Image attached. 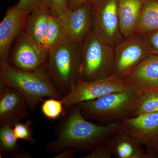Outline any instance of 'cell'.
Returning a JSON list of instances; mask_svg holds the SVG:
<instances>
[{
    "mask_svg": "<svg viewBox=\"0 0 158 158\" xmlns=\"http://www.w3.org/2000/svg\"><path fill=\"white\" fill-rule=\"evenodd\" d=\"M119 129V122L102 125L88 121L78 104L65 108L54 126L56 138L46 143L44 149L48 154H57L65 149L72 150L76 153L90 152L98 144L108 141Z\"/></svg>",
    "mask_w": 158,
    "mask_h": 158,
    "instance_id": "6da1fadb",
    "label": "cell"
},
{
    "mask_svg": "<svg viewBox=\"0 0 158 158\" xmlns=\"http://www.w3.org/2000/svg\"><path fill=\"white\" fill-rule=\"evenodd\" d=\"M0 86H9L22 94L32 113L43 98L60 99L63 97L52 81L45 65L34 71L27 72L19 70L8 64L0 69Z\"/></svg>",
    "mask_w": 158,
    "mask_h": 158,
    "instance_id": "7a4b0ae2",
    "label": "cell"
},
{
    "mask_svg": "<svg viewBox=\"0 0 158 158\" xmlns=\"http://www.w3.org/2000/svg\"><path fill=\"white\" fill-rule=\"evenodd\" d=\"M45 66L57 90L65 96L81 78V43L67 37L49 49Z\"/></svg>",
    "mask_w": 158,
    "mask_h": 158,
    "instance_id": "3957f363",
    "label": "cell"
},
{
    "mask_svg": "<svg viewBox=\"0 0 158 158\" xmlns=\"http://www.w3.org/2000/svg\"><path fill=\"white\" fill-rule=\"evenodd\" d=\"M137 97L134 91L127 88L123 91L107 94L79 105L82 115L87 120L110 123L133 117L132 107Z\"/></svg>",
    "mask_w": 158,
    "mask_h": 158,
    "instance_id": "277c9868",
    "label": "cell"
},
{
    "mask_svg": "<svg viewBox=\"0 0 158 158\" xmlns=\"http://www.w3.org/2000/svg\"><path fill=\"white\" fill-rule=\"evenodd\" d=\"M81 78L89 81L113 75L114 47L91 30L81 43Z\"/></svg>",
    "mask_w": 158,
    "mask_h": 158,
    "instance_id": "5b68a950",
    "label": "cell"
},
{
    "mask_svg": "<svg viewBox=\"0 0 158 158\" xmlns=\"http://www.w3.org/2000/svg\"><path fill=\"white\" fill-rule=\"evenodd\" d=\"M127 88L124 80L114 75L89 81L80 78L69 92L60 100L64 107L67 108L107 94L123 91Z\"/></svg>",
    "mask_w": 158,
    "mask_h": 158,
    "instance_id": "8992f818",
    "label": "cell"
},
{
    "mask_svg": "<svg viewBox=\"0 0 158 158\" xmlns=\"http://www.w3.org/2000/svg\"><path fill=\"white\" fill-rule=\"evenodd\" d=\"M48 54V50L40 46L24 30L11 46L8 63L19 70L34 71L45 65Z\"/></svg>",
    "mask_w": 158,
    "mask_h": 158,
    "instance_id": "52a82bcc",
    "label": "cell"
},
{
    "mask_svg": "<svg viewBox=\"0 0 158 158\" xmlns=\"http://www.w3.org/2000/svg\"><path fill=\"white\" fill-rule=\"evenodd\" d=\"M113 75L124 79L151 55L143 36L133 34L114 47Z\"/></svg>",
    "mask_w": 158,
    "mask_h": 158,
    "instance_id": "ba28073f",
    "label": "cell"
},
{
    "mask_svg": "<svg viewBox=\"0 0 158 158\" xmlns=\"http://www.w3.org/2000/svg\"><path fill=\"white\" fill-rule=\"evenodd\" d=\"M94 32L112 46L122 40L118 11V0H103L92 7Z\"/></svg>",
    "mask_w": 158,
    "mask_h": 158,
    "instance_id": "9c48e42d",
    "label": "cell"
},
{
    "mask_svg": "<svg viewBox=\"0 0 158 158\" xmlns=\"http://www.w3.org/2000/svg\"><path fill=\"white\" fill-rule=\"evenodd\" d=\"M119 123L120 129L145 146L148 158H157L158 112L124 118Z\"/></svg>",
    "mask_w": 158,
    "mask_h": 158,
    "instance_id": "30bf717a",
    "label": "cell"
},
{
    "mask_svg": "<svg viewBox=\"0 0 158 158\" xmlns=\"http://www.w3.org/2000/svg\"><path fill=\"white\" fill-rule=\"evenodd\" d=\"M30 14L18 3L6 11L0 24V69L9 64L8 57L11 46L25 29Z\"/></svg>",
    "mask_w": 158,
    "mask_h": 158,
    "instance_id": "8fae6325",
    "label": "cell"
},
{
    "mask_svg": "<svg viewBox=\"0 0 158 158\" xmlns=\"http://www.w3.org/2000/svg\"><path fill=\"white\" fill-rule=\"evenodd\" d=\"M123 80L137 96L158 93V56L150 55Z\"/></svg>",
    "mask_w": 158,
    "mask_h": 158,
    "instance_id": "7c38bea8",
    "label": "cell"
},
{
    "mask_svg": "<svg viewBox=\"0 0 158 158\" xmlns=\"http://www.w3.org/2000/svg\"><path fill=\"white\" fill-rule=\"evenodd\" d=\"M25 98L19 90L7 86H0V126L22 122L29 115Z\"/></svg>",
    "mask_w": 158,
    "mask_h": 158,
    "instance_id": "4fadbf2b",
    "label": "cell"
},
{
    "mask_svg": "<svg viewBox=\"0 0 158 158\" xmlns=\"http://www.w3.org/2000/svg\"><path fill=\"white\" fill-rule=\"evenodd\" d=\"M57 16L65 27L67 37L79 43L92 30V7L87 3L73 11L67 9Z\"/></svg>",
    "mask_w": 158,
    "mask_h": 158,
    "instance_id": "5bb4252c",
    "label": "cell"
},
{
    "mask_svg": "<svg viewBox=\"0 0 158 158\" xmlns=\"http://www.w3.org/2000/svg\"><path fill=\"white\" fill-rule=\"evenodd\" d=\"M108 142L115 157L148 158L143 145L120 128L110 138Z\"/></svg>",
    "mask_w": 158,
    "mask_h": 158,
    "instance_id": "9a60e30c",
    "label": "cell"
},
{
    "mask_svg": "<svg viewBox=\"0 0 158 158\" xmlns=\"http://www.w3.org/2000/svg\"><path fill=\"white\" fill-rule=\"evenodd\" d=\"M146 0H118V11L122 34L124 37L134 34Z\"/></svg>",
    "mask_w": 158,
    "mask_h": 158,
    "instance_id": "2e32d148",
    "label": "cell"
},
{
    "mask_svg": "<svg viewBox=\"0 0 158 158\" xmlns=\"http://www.w3.org/2000/svg\"><path fill=\"white\" fill-rule=\"evenodd\" d=\"M51 12V8L48 7L34 10L30 13L25 29L40 46L47 49L44 37Z\"/></svg>",
    "mask_w": 158,
    "mask_h": 158,
    "instance_id": "e0dca14e",
    "label": "cell"
},
{
    "mask_svg": "<svg viewBox=\"0 0 158 158\" xmlns=\"http://www.w3.org/2000/svg\"><path fill=\"white\" fill-rule=\"evenodd\" d=\"M13 127L2 126L0 128V155L9 158H33L31 153L22 149L18 143Z\"/></svg>",
    "mask_w": 158,
    "mask_h": 158,
    "instance_id": "ac0fdd59",
    "label": "cell"
},
{
    "mask_svg": "<svg viewBox=\"0 0 158 158\" xmlns=\"http://www.w3.org/2000/svg\"><path fill=\"white\" fill-rule=\"evenodd\" d=\"M158 30V0H146L134 34L144 36Z\"/></svg>",
    "mask_w": 158,
    "mask_h": 158,
    "instance_id": "d6986e66",
    "label": "cell"
},
{
    "mask_svg": "<svg viewBox=\"0 0 158 158\" xmlns=\"http://www.w3.org/2000/svg\"><path fill=\"white\" fill-rule=\"evenodd\" d=\"M67 37L62 23L56 15L51 11L44 37L46 48L49 50L63 42Z\"/></svg>",
    "mask_w": 158,
    "mask_h": 158,
    "instance_id": "ffe728a7",
    "label": "cell"
},
{
    "mask_svg": "<svg viewBox=\"0 0 158 158\" xmlns=\"http://www.w3.org/2000/svg\"><path fill=\"white\" fill-rule=\"evenodd\" d=\"M133 117L158 112V93H148L137 96L132 107Z\"/></svg>",
    "mask_w": 158,
    "mask_h": 158,
    "instance_id": "44dd1931",
    "label": "cell"
},
{
    "mask_svg": "<svg viewBox=\"0 0 158 158\" xmlns=\"http://www.w3.org/2000/svg\"><path fill=\"white\" fill-rule=\"evenodd\" d=\"M43 102L41 113L49 119L55 120L62 116L65 112L64 106L60 99L52 98Z\"/></svg>",
    "mask_w": 158,
    "mask_h": 158,
    "instance_id": "7402d4cb",
    "label": "cell"
},
{
    "mask_svg": "<svg viewBox=\"0 0 158 158\" xmlns=\"http://www.w3.org/2000/svg\"><path fill=\"white\" fill-rule=\"evenodd\" d=\"M33 123V120L29 119L25 123H19L15 125L13 130L18 139L24 140L31 145L36 144L37 141L33 135V132L31 129Z\"/></svg>",
    "mask_w": 158,
    "mask_h": 158,
    "instance_id": "603a6c76",
    "label": "cell"
},
{
    "mask_svg": "<svg viewBox=\"0 0 158 158\" xmlns=\"http://www.w3.org/2000/svg\"><path fill=\"white\" fill-rule=\"evenodd\" d=\"M20 7L26 11L31 12L41 8L52 7V0H19L18 3Z\"/></svg>",
    "mask_w": 158,
    "mask_h": 158,
    "instance_id": "cb8c5ba5",
    "label": "cell"
},
{
    "mask_svg": "<svg viewBox=\"0 0 158 158\" xmlns=\"http://www.w3.org/2000/svg\"><path fill=\"white\" fill-rule=\"evenodd\" d=\"M113 156L108 141L98 144L84 158H111Z\"/></svg>",
    "mask_w": 158,
    "mask_h": 158,
    "instance_id": "d4e9b609",
    "label": "cell"
},
{
    "mask_svg": "<svg viewBox=\"0 0 158 158\" xmlns=\"http://www.w3.org/2000/svg\"><path fill=\"white\" fill-rule=\"evenodd\" d=\"M151 55L158 56V30L143 36Z\"/></svg>",
    "mask_w": 158,
    "mask_h": 158,
    "instance_id": "484cf974",
    "label": "cell"
},
{
    "mask_svg": "<svg viewBox=\"0 0 158 158\" xmlns=\"http://www.w3.org/2000/svg\"><path fill=\"white\" fill-rule=\"evenodd\" d=\"M68 0H52L51 11L57 15L62 14L68 9Z\"/></svg>",
    "mask_w": 158,
    "mask_h": 158,
    "instance_id": "4316f807",
    "label": "cell"
},
{
    "mask_svg": "<svg viewBox=\"0 0 158 158\" xmlns=\"http://www.w3.org/2000/svg\"><path fill=\"white\" fill-rule=\"evenodd\" d=\"M86 0H68L67 7L69 10L73 11L86 3Z\"/></svg>",
    "mask_w": 158,
    "mask_h": 158,
    "instance_id": "83f0119b",
    "label": "cell"
},
{
    "mask_svg": "<svg viewBox=\"0 0 158 158\" xmlns=\"http://www.w3.org/2000/svg\"><path fill=\"white\" fill-rule=\"evenodd\" d=\"M76 153L70 149H65L61 151L53 157L54 158H73Z\"/></svg>",
    "mask_w": 158,
    "mask_h": 158,
    "instance_id": "f1b7e54d",
    "label": "cell"
},
{
    "mask_svg": "<svg viewBox=\"0 0 158 158\" xmlns=\"http://www.w3.org/2000/svg\"><path fill=\"white\" fill-rule=\"evenodd\" d=\"M102 1L103 0H86V3L92 7V6H95Z\"/></svg>",
    "mask_w": 158,
    "mask_h": 158,
    "instance_id": "f546056e",
    "label": "cell"
},
{
    "mask_svg": "<svg viewBox=\"0 0 158 158\" xmlns=\"http://www.w3.org/2000/svg\"><path fill=\"white\" fill-rule=\"evenodd\" d=\"M158 158V152H157V158Z\"/></svg>",
    "mask_w": 158,
    "mask_h": 158,
    "instance_id": "4dcf8cb0",
    "label": "cell"
}]
</instances>
